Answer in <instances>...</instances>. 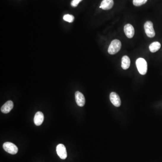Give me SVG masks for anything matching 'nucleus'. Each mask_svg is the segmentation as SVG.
I'll return each instance as SVG.
<instances>
[{
  "label": "nucleus",
  "instance_id": "2",
  "mask_svg": "<svg viewBox=\"0 0 162 162\" xmlns=\"http://www.w3.org/2000/svg\"><path fill=\"white\" fill-rule=\"evenodd\" d=\"M121 46V42L117 39H115L110 43L108 48V52L110 55H115L120 50Z\"/></svg>",
  "mask_w": 162,
  "mask_h": 162
},
{
  "label": "nucleus",
  "instance_id": "1",
  "mask_svg": "<svg viewBox=\"0 0 162 162\" xmlns=\"http://www.w3.org/2000/svg\"><path fill=\"white\" fill-rule=\"evenodd\" d=\"M136 64L139 73L142 75H145L147 71L146 61L143 58H139L136 60Z\"/></svg>",
  "mask_w": 162,
  "mask_h": 162
},
{
  "label": "nucleus",
  "instance_id": "8",
  "mask_svg": "<svg viewBox=\"0 0 162 162\" xmlns=\"http://www.w3.org/2000/svg\"><path fill=\"white\" fill-rule=\"evenodd\" d=\"M124 31L128 38H131L134 36L135 30L133 26L131 24H126L124 27Z\"/></svg>",
  "mask_w": 162,
  "mask_h": 162
},
{
  "label": "nucleus",
  "instance_id": "3",
  "mask_svg": "<svg viewBox=\"0 0 162 162\" xmlns=\"http://www.w3.org/2000/svg\"><path fill=\"white\" fill-rule=\"evenodd\" d=\"M3 148L6 152L11 155H15L18 151V147L16 145L9 142L4 143Z\"/></svg>",
  "mask_w": 162,
  "mask_h": 162
},
{
  "label": "nucleus",
  "instance_id": "11",
  "mask_svg": "<svg viewBox=\"0 0 162 162\" xmlns=\"http://www.w3.org/2000/svg\"><path fill=\"white\" fill-rule=\"evenodd\" d=\"M13 107H14V104H13V102L11 101H9L1 107V110L4 114H7L12 110Z\"/></svg>",
  "mask_w": 162,
  "mask_h": 162
},
{
  "label": "nucleus",
  "instance_id": "10",
  "mask_svg": "<svg viewBox=\"0 0 162 162\" xmlns=\"http://www.w3.org/2000/svg\"><path fill=\"white\" fill-rule=\"evenodd\" d=\"M114 4L113 0H103L100 8L104 10H108L113 7Z\"/></svg>",
  "mask_w": 162,
  "mask_h": 162
},
{
  "label": "nucleus",
  "instance_id": "4",
  "mask_svg": "<svg viewBox=\"0 0 162 162\" xmlns=\"http://www.w3.org/2000/svg\"><path fill=\"white\" fill-rule=\"evenodd\" d=\"M144 28L145 34L148 37L152 38L155 36V33L154 30L153 24L152 22L150 21H146L144 24Z\"/></svg>",
  "mask_w": 162,
  "mask_h": 162
},
{
  "label": "nucleus",
  "instance_id": "13",
  "mask_svg": "<svg viewBox=\"0 0 162 162\" xmlns=\"http://www.w3.org/2000/svg\"><path fill=\"white\" fill-rule=\"evenodd\" d=\"M161 47V44L158 42H155L151 43L149 46L150 51L152 53H155L158 50H159Z\"/></svg>",
  "mask_w": 162,
  "mask_h": 162
},
{
  "label": "nucleus",
  "instance_id": "15",
  "mask_svg": "<svg viewBox=\"0 0 162 162\" xmlns=\"http://www.w3.org/2000/svg\"><path fill=\"white\" fill-rule=\"evenodd\" d=\"M147 1V0H133V3L134 6L139 7L145 4Z\"/></svg>",
  "mask_w": 162,
  "mask_h": 162
},
{
  "label": "nucleus",
  "instance_id": "12",
  "mask_svg": "<svg viewBox=\"0 0 162 162\" xmlns=\"http://www.w3.org/2000/svg\"><path fill=\"white\" fill-rule=\"evenodd\" d=\"M130 60L128 56L125 55L122 59V67L123 69H128L130 65Z\"/></svg>",
  "mask_w": 162,
  "mask_h": 162
},
{
  "label": "nucleus",
  "instance_id": "6",
  "mask_svg": "<svg viewBox=\"0 0 162 162\" xmlns=\"http://www.w3.org/2000/svg\"><path fill=\"white\" fill-rule=\"evenodd\" d=\"M75 100L77 105L80 107L84 106L85 104V98L84 95L81 92L77 91L75 94Z\"/></svg>",
  "mask_w": 162,
  "mask_h": 162
},
{
  "label": "nucleus",
  "instance_id": "16",
  "mask_svg": "<svg viewBox=\"0 0 162 162\" xmlns=\"http://www.w3.org/2000/svg\"><path fill=\"white\" fill-rule=\"evenodd\" d=\"M82 0H73L71 3V6L73 7H77L79 3Z\"/></svg>",
  "mask_w": 162,
  "mask_h": 162
},
{
  "label": "nucleus",
  "instance_id": "7",
  "mask_svg": "<svg viewBox=\"0 0 162 162\" xmlns=\"http://www.w3.org/2000/svg\"><path fill=\"white\" fill-rule=\"evenodd\" d=\"M110 100L111 103L116 107L121 105V101L119 96L115 92H112L110 94Z\"/></svg>",
  "mask_w": 162,
  "mask_h": 162
},
{
  "label": "nucleus",
  "instance_id": "9",
  "mask_svg": "<svg viewBox=\"0 0 162 162\" xmlns=\"http://www.w3.org/2000/svg\"><path fill=\"white\" fill-rule=\"evenodd\" d=\"M44 115L40 111L36 112L34 117V123L36 126H40L44 121Z\"/></svg>",
  "mask_w": 162,
  "mask_h": 162
},
{
  "label": "nucleus",
  "instance_id": "5",
  "mask_svg": "<svg viewBox=\"0 0 162 162\" xmlns=\"http://www.w3.org/2000/svg\"><path fill=\"white\" fill-rule=\"evenodd\" d=\"M56 152L61 159H65L67 158V150L65 146L63 144H60L57 145L56 147Z\"/></svg>",
  "mask_w": 162,
  "mask_h": 162
},
{
  "label": "nucleus",
  "instance_id": "14",
  "mask_svg": "<svg viewBox=\"0 0 162 162\" xmlns=\"http://www.w3.org/2000/svg\"><path fill=\"white\" fill-rule=\"evenodd\" d=\"M63 19L65 21L72 23L74 20V17L73 15H71L67 14L63 16Z\"/></svg>",
  "mask_w": 162,
  "mask_h": 162
}]
</instances>
